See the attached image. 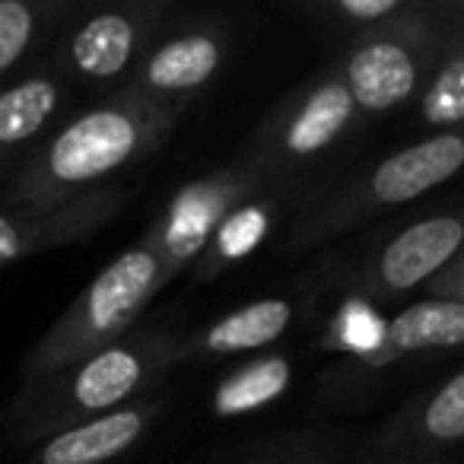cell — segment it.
Listing matches in <instances>:
<instances>
[{
  "label": "cell",
  "instance_id": "d6986e66",
  "mask_svg": "<svg viewBox=\"0 0 464 464\" xmlns=\"http://www.w3.org/2000/svg\"><path fill=\"white\" fill-rule=\"evenodd\" d=\"M73 7L71 0H0V86L20 77L52 45Z\"/></svg>",
  "mask_w": 464,
  "mask_h": 464
},
{
  "label": "cell",
  "instance_id": "2e32d148",
  "mask_svg": "<svg viewBox=\"0 0 464 464\" xmlns=\"http://www.w3.org/2000/svg\"><path fill=\"white\" fill-rule=\"evenodd\" d=\"M166 413L162 394H143L124 407H115L109 413H96L80 423H71L64 430L52 432L42 442L29 445L26 464H111L137 449L156 420Z\"/></svg>",
  "mask_w": 464,
  "mask_h": 464
},
{
  "label": "cell",
  "instance_id": "6da1fadb",
  "mask_svg": "<svg viewBox=\"0 0 464 464\" xmlns=\"http://www.w3.org/2000/svg\"><path fill=\"white\" fill-rule=\"evenodd\" d=\"M188 109L156 105L128 90L102 96L58 124L0 188V207H58L115 185L181 124Z\"/></svg>",
  "mask_w": 464,
  "mask_h": 464
},
{
  "label": "cell",
  "instance_id": "cb8c5ba5",
  "mask_svg": "<svg viewBox=\"0 0 464 464\" xmlns=\"http://www.w3.org/2000/svg\"><path fill=\"white\" fill-rule=\"evenodd\" d=\"M417 299H436V303H461L464 305V255L449 258L423 286Z\"/></svg>",
  "mask_w": 464,
  "mask_h": 464
},
{
  "label": "cell",
  "instance_id": "9a60e30c",
  "mask_svg": "<svg viewBox=\"0 0 464 464\" xmlns=\"http://www.w3.org/2000/svg\"><path fill=\"white\" fill-rule=\"evenodd\" d=\"M71 86L45 58L33 61L7 86H0V188L20 162L64 121Z\"/></svg>",
  "mask_w": 464,
  "mask_h": 464
},
{
  "label": "cell",
  "instance_id": "3957f363",
  "mask_svg": "<svg viewBox=\"0 0 464 464\" xmlns=\"http://www.w3.org/2000/svg\"><path fill=\"white\" fill-rule=\"evenodd\" d=\"M464 162L458 134H426L401 150L366 162L331 185H315L284 226L280 255H309L360 232L369 219L401 210L451 181Z\"/></svg>",
  "mask_w": 464,
  "mask_h": 464
},
{
  "label": "cell",
  "instance_id": "603a6c76",
  "mask_svg": "<svg viewBox=\"0 0 464 464\" xmlns=\"http://www.w3.org/2000/svg\"><path fill=\"white\" fill-rule=\"evenodd\" d=\"M382 324H385L382 309H375V305L362 303L356 296H343V305H337V312L328 318V328H324L318 347L331 350L337 356L360 353V350L372 347Z\"/></svg>",
  "mask_w": 464,
  "mask_h": 464
},
{
  "label": "cell",
  "instance_id": "4fadbf2b",
  "mask_svg": "<svg viewBox=\"0 0 464 464\" xmlns=\"http://www.w3.org/2000/svg\"><path fill=\"white\" fill-rule=\"evenodd\" d=\"M128 188L109 185L58 207H0V267L92 239L121 213Z\"/></svg>",
  "mask_w": 464,
  "mask_h": 464
},
{
  "label": "cell",
  "instance_id": "d4e9b609",
  "mask_svg": "<svg viewBox=\"0 0 464 464\" xmlns=\"http://www.w3.org/2000/svg\"><path fill=\"white\" fill-rule=\"evenodd\" d=\"M7 436V404H0V439Z\"/></svg>",
  "mask_w": 464,
  "mask_h": 464
},
{
  "label": "cell",
  "instance_id": "277c9868",
  "mask_svg": "<svg viewBox=\"0 0 464 464\" xmlns=\"http://www.w3.org/2000/svg\"><path fill=\"white\" fill-rule=\"evenodd\" d=\"M464 305L413 299L385 318L372 347L337 356L318 372L315 407L322 413H353L379 404L398 385L461 350Z\"/></svg>",
  "mask_w": 464,
  "mask_h": 464
},
{
  "label": "cell",
  "instance_id": "5bb4252c",
  "mask_svg": "<svg viewBox=\"0 0 464 464\" xmlns=\"http://www.w3.org/2000/svg\"><path fill=\"white\" fill-rule=\"evenodd\" d=\"M318 293L296 286L284 296H265L242 303L239 309L207 322L191 334H179V362H210L226 356H252L271 350L312 309Z\"/></svg>",
  "mask_w": 464,
  "mask_h": 464
},
{
  "label": "cell",
  "instance_id": "ac0fdd59",
  "mask_svg": "<svg viewBox=\"0 0 464 464\" xmlns=\"http://www.w3.org/2000/svg\"><path fill=\"white\" fill-rule=\"evenodd\" d=\"M296 379V356L290 350H261L219 375L207 394V411L217 420H236L277 404Z\"/></svg>",
  "mask_w": 464,
  "mask_h": 464
},
{
  "label": "cell",
  "instance_id": "44dd1931",
  "mask_svg": "<svg viewBox=\"0 0 464 464\" xmlns=\"http://www.w3.org/2000/svg\"><path fill=\"white\" fill-rule=\"evenodd\" d=\"M353 442L350 430H290L217 464H343Z\"/></svg>",
  "mask_w": 464,
  "mask_h": 464
},
{
  "label": "cell",
  "instance_id": "ffe728a7",
  "mask_svg": "<svg viewBox=\"0 0 464 464\" xmlns=\"http://www.w3.org/2000/svg\"><path fill=\"white\" fill-rule=\"evenodd\" d=\"M420 124L430 134H458L464 121V20L445 35L442 54L417 96Z\"/></svg>",
  "mask_w": 464,
  "mask_h": 464
},
{
  "label": "cell",
  "instance_id": "52a82bcc",
  "mask_svg": "<svg viewBox=\"0 0 464 464\" xmlns=\"http://www.w3.org/2000/svg\"><path fill=\"white\" fill-rule=\"evenodd\" d=\"M464 219L458 204L430 207L417 213L398 229L382 232L369 246L350 248L322 258L299 286L312 293L337 290L362 303L385 309L401 299L420 293V286L439 271L449 258L461 252Z\"/></svg>",
  "mask_w": 464,
  "mask_h": 464
},
{
  "label": "cell",
  "instance_id": "9c48e42d",
  "mask_svg": "<svg viewBox=\"0 0 464 464\" xmlns=\"http://www.w3.org/2000/svg\"><path fill=\"white\" fill-rule=\"evenodd\" d=\"M172 14L169 0H111L99 7H73L48 45V61L67 86L109 96L128 86L147 45Z\"/></svg>",
  "mask_w": 464,
  "mask_h": 464
},
{
  "label": "cell",
  "instance_id": "7c38bea8",
  "mask_svg": "<svg viewBox=\"0 0 464 464\" xmlns=\"http://www.w3.org/2000/svg\"><path fill=\"white\" fill-rule=\"evenodd\" d=\"M265 188L274 185H267L261 175L239 166L236 160L181 185L153 219V226L143 232L160 255L169 284L191 271L219 223Z\"/></svg>",
  "mask_w": 464,
  "mask_h": 464
},
{
  "label": "cell",
  "instance_id": "484cf974",
  "mask_svg": "<svg viewBox=\"0 0 464 464\" xmlns=\"http://www.w3.org/2000/svg\"><path fill=\"white\" fill-rule=\"evenodd\" d=\"M423 464H458V461H423Z\"/></svg>",
  "mask_w": 464,
  "mask_h": 464
},
{
  "label": "cell",
  "instance_id": "7a4b0ae2",
  "mask_svg": "<svg viewBox=\"0 0 464 464\" xmlns=\"http://www.w3.org/2000/svg\"><path fill=\"white\" fill-rule=\"evenodd\" d=\"M179 366V334L166 324H137L115 343L33 382L7 401V439L42 442L52 432L153 394Z\"/></svg>",
  "mask_w": 464,
  "mask_h": 464
},
{
  "label": "cell",
  "instance_id": "8992f818",
  "mask_svg": "<svg viewBox=\"0 0 464 464\" xmlns=\"http://www.w3.org/2000/svg\"><path fill=\"white\" fill-rule=\"evenodd\" d=\"M169 286L162 261L147 236L124 248L115 261L102 267L67 312L29 347L20 362V385L45 379L83 356L115 343L137 328L147 305Z\"/></svg>",
  "mask_w": 464,
  "mask_h": 464
},
{
  "label": "cell",
  "instance_id": "5b68a950",
  "mask_svg": "<svg viewBox=\"0 0 464 464\" xmlns=\"http://www.w3.org/2000/svg\"><path fill=\"white\" fill-rule=\"evenodd\" d=\"M356 111L334 61L290 90L252 130L236 162L274 188L309 194L315 172L360 130Z\"/></svg>",
  "mask_w": 464,
  "mask_h": 464
},
{
  "label": "cell",
  "instance_id": "e0dca14e",
  "mask_svg": "<svg viewBox=\"0 0 464 464\" xmlns=\"http://www.w3.org/2000/svg\"><path fill=\"white\" fill-rule=\"evenodd\" d=\"M303 198L305 194L286 191V188H265L255 198H248L246 204H239L219 223L213 239L207 242L200 258L194 261L191 274L200 284H207V280H217L219 274H226L232 265L246 261L255 248H261V242L267 239V232L274 229L277 217L293 210Z\"/></svg>",
  "mask_w": 464,
  "mask_h": 464
},
{
  "label": "cell",
  "instance_id": "30bf717a",
  "mask_svg": "<svg viewBox=\"0 0 464 464\" xmlns=\"http://www.w3.org/2000/svg\"><path fill=\"white\" fill-rule=\"evenodd\" d=\"M464 439V372L449 369L442 379L417 388L385 423L356 436L343 464H423L455 461Z\"/></svg>",
  "mask_w": 464,
  "mask_h": 464
},
{
  "label": "cell",
  "instance_id": "7402d4cb",
  "mask_svg": "<svg viewBox=\"0 0 464 464\" xmlns=\"http://www.w3.org/2000/svg\"><path fill=\"white\" fill-rule=\"evenodd\" d=\"M413 7H417V0H318L309 7V14L318 16L328 29L353 39L375 26L401 20Z\"/></svg>",
  "mask_w": 464,
  "mask_h": 464
},
{
  "label": "cell",
  "instance_id": "ba28073f",
  "mask_svg": "<svg viewBox=\"0 0 464 464\" xmlns=\"http://www.w3.org/2000/svg\"><path fill=\"white\" fill-rule=\"evenodd\" d=\"M464 7L458 0H417L407 16L353 35L334 67L362 118H385L420 96Z\"/></svg>",
  "mask_w": 464,
  "mask_h": 464
},
{
  "label": "cell",
  "instance_id": "8fae6325",
  "mask_svg": "<svg viewBox=\"0 0 464 464\" xmlns=\"http://www.w3.org/2000/svg\"><path fill=\"white\" fill-rule=\"evenodd\" d=\"M232 45V23L219 14L169 16L143 52L124 90L156 105L191 109L217 80Z\"/></svg>",
  "mask_w": 464,
  "mask_h": 464
}]
</instances>
